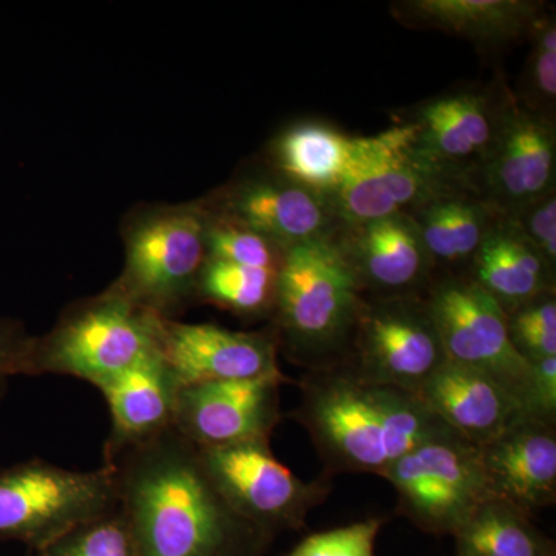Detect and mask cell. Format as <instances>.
<instances>
[{"label":"cell","instance_id":"1","mask_svg":"<svg viewBox=\"0 0 556 556\" xmlns=\"http://www.w3.org/2000/svg\"><path fill=\"white\" fill-rule=\"evenodd\" d=\"M139 556H249L266 536L223 500L174 428L105 456Z\"/></svg>","mask_w":556,"mask_h":556},{"label":"cell","instance_id":"2","mask_svg":"<svg viewBox=\"0 0 556 556\" xmlns=\"http://www.w3.org/2000/svg\"><path fill=\"white\" fill-rule=\"evenodd\" d=\"M292 417L308 431L329 478L339 473L382 478L412 450L455 433L419 394L361 382L345 365L303 376L300 405Z\"/></svg>","mask_w":556,"mask_h":556},{"label":"cell","instance_id":"3","mask_svg":"<svg viewBox=\"0 0 556 556\" xmlns=\"http://www.w3.org/2000/svg\"><path fill=\"white\" fill-rule=\"evenodd\" d=\"M364 300L336 240L287 249L273 311L280 351L309 371L343 364Z\"/></svg>","mask_w":556,"mask_h":556},{"label":"cell","instance_id":"4","mask_svg":"<svg viewBox=\"0 0 556 556\" xmlns=\"http://www.w3.org/2000/svg\"><path fill=\"white\" fill-rule=\"evenodd\" d=\"M161 318L109 288L65 311L47 334L31 338L21 376H70L100 388L160 351Z\"/></svg>","mask_w":556,"mask_h":556},{"label":"cell","instance_id":"5","mask_svg":"<svg viewBox=\"0 0 556 556\" xmlns=\"http://www.w3.org/2000/svg\"><path fill=\"white\" fill-rule=\"evenodd\" d=\"M206 201L150 208L126 229V263L115 291L160 317L197 298L207 262Z\"/></svg>","mask_w":556,"mask_h":556},{"label":"cell","instance_id":"6","mask_svg":"<svg viewBox=\"0 0 556 556\" xmlns=\"http://www.w3.org/2000/svg\"><path fill=\"white\" fill-rule=\"evenodd\" d=\"M118 507L112 464L78 471L42 459L0 470V541L35 552Z\"/></svg>","mask_w":556,"mask_h":556},{"label":"cell","instance_id":"7","mask_svg":"<svg viewBox=\"0 0 556 556\" xmlns=\"http://www.w3.org/2000/svg\"><path fill=\"white\" fill-rule=\"evenodd\" d=\"M510 97L503 79L486 89L450 91L415 105L397 124L407 130L413 153L431 177L473 190Z\"/></svg>","mask_w":556,"mask_h":556},{"label":"cell","instance_id":"8","mask_svg":"<svg viewBox=\"0 0 556 556\" xmlns=\"http://www.w3.org/2000/svg\"><path fill=\"white\" fill-rule=\"evenodd\" d=\"M447 362L426 294L368 298L348 351V369L361 382L419 393Z\"/></svg>","mask_w":556,"mask_h":556},{"label":"cell","instance_id":"9","mask_svg":"<svg viewBox=\"0 0 556 556\" xmlns=\"http://www.w3.org/2000/svg\"><path fill=\"white\" fill-rule=\"evenodd\" d=\"M382 478L396 490L401 514L428 532L455 535L479 508L495 500L479 447L457 433L412 450Z\"/></svg>","mask_w":556,"mask_h":556},{"label":"cell","instance_id":"10","mask_svg":"<svg viewBox=\"0 0 556 556\" xmlns=\"http://www.w3.org/2000/svg\"><path fill=\"white\" fill-rule=\"evenodd\" d=\"M426 300L447 361L496 380L527 412L530 364L515 350L500 303L467 274L438 276Z\"/></svg>","mask_w":556,"mask_h":556},{"label":"cell","instance_id":"11","mask_svg":"<svg viewBox=\"0 0 556 556\" xmlns=\"http://www.w3.org/2000/svg\"><path fill=\"white\" fill-rule=\"evenodd\" d=\"M200 463L223 500L260 532L294 529L324 503L331 484L324 475L305 482L274 456L269 442L199 448Z\"/></svg>","mask_w":556,"mask_h":556},{"label":"cell","instance_id":"12","mask_svg":"<svg viewBox=\"0 0 556 556\" xmlns=\"http://www.w3.org/2000/svg\"><path fill=\"white\" fill-rule=\"evenodd\" d=\"M450 185L431 177L417 161L407 130L396 124L375 137H356L345 175L332 195L340 225L409 214Z\"/></svg>","mask_w":556,"mask_h":556},{"label":"cell","instance_id":"13","mask_svg":"<svg viewBox=\"0 0 556 556\" xmlns=\"http://www.w3.org/2000/svg\"><path fill=\"white\" fill-rule=\"evenodd\" d=\"M207 206L283 249L334 240L342 229L328 197L288 181L268 166L233 179Z\"/></svg>","mask_w":556,"mask_h":556},{"label":"cell","instance_id":"14","mask_svg":"<svg viewBox=\"0 0 556 556\" xmlns=\"http://www.w3.org/2000/svg\"><path fill=\"white\" fill-rule=\"evenodd\" d=\"M288 382L281 372L181 387L174 430L199 448L269 442L281 419L280 388Z\"/></svg>","mask_w":556,"mask_h":556},{"label":"cell","instance_id":"15","mask_svg":"<svg viewBox=\"0 0 556 556\" xmlns=\"http://www.w3.org/2000/svg\"><path fill=\"white\" fill-rule=\"evenodd\" d=\"M473 190L501 215L514 214L556 190L555 121L530 112L511 93Z\"/></svg>","mask_w":556,"mask_h":556},{"label":"cell","instance_id":"16","mask_svg":"<svg viewBox=\"0 0 556 556\" xmlns=\"http://www.w3.org/2000/svg\"><path fill=\"white\" fill-rule=\"evenodd\" d=\"M160 353L179 386L281 375L274 328L233 331L215 324L161 318Z\"/></svg>","mask_w":556,"mask_h":556},{"label":"cell","instance_id":"17","mask_svg":"<svg viewBox=\"0 0 556 556\" xmlns=\"http://www.w3.org/2000/svg\"><path fill=\"white\" fill-rule=\"evenodd\" d=\"M334 240L368 298L422 295L437 278L409 214L345 226Z\"/></svg>","mask_w":556,"mask_h":556},{"label":"cell","instance_id":"18","mask_svg":"<svg viewBox=\"0 0 556 556\" xmlns=\"http://www.w3.org/2000/svg\"><path fill=\"white\" fill-rule=\"evenodd\" d=\"M493 497L526 517L556 503L554 424L525 419L479 447Z\"/></svg>","mask_w":556,"mask_h":556},{"label":"cell","instance_id":"19","mask_svg":"<svg viewBox=\"0 0 556 556\" xmlns=\"http://www.w3.org/2000/svg\"><path fill=\"white\" fill-rule=\"evenodd\" d=\"M417 394L455 433L477 447L489 444L521 420L532 419L507 388L448 361Z\"/></svg>","mask_w":556,"mask_h":556},{"label":"cell","instance_id":"20","mask_svg":"<svg viewBox=\"0 0 556 556\" xmlns=\"http://www.w3.org/2000/svg\"><path fill=\"white\" fill-rule=\"evenodd\" d=\"M179 388L160 351L102 383L98 390L112 416L105 456L174 428Z\"/></svg>","mask_w":556,"mask_h":556},{"label":"cell","instance_id":"21","mask_svg":"<svg viewBox=\"0 0 556 556\" xmlns=\"http://www.w3.org/2000/svg\"><path fill=\"white\" fill-rule=\"evenodd\" d=\"M415 219L437 276L467 274L486 233L501 217L477 192L448 186L409 212Z\"/></svg>","mask_w":556,"mask_h":556},{"label":"cell","instance_id":"22","mask_svg":"<svg viewBox=\"0 0 556 556\" xmlns=\"http://www.w3.org/2000/svg\"><path fill=\"white\" fill-rule=\"evenodd\" d=\"M547 7L532 0H409L394 7L399 21L486 47L529 39Z\"/></svg>","mask_w":556,"mask_h":556},{"label":"cell","instance_id":"23","mask_svg":"<svg viewBox=\"0 0 556 556\" xmlns=\"http://www.w3.org/2000/svg\"><path fill=\"white\" fill-rule=\"evenodd\" d=\"M467 276L506 313L555 292V269L504 215L486 233Z\"/></svg>","mask_w":556,"mask_h":556},{"label":"cell","instance_id":"24","mask_svg":"<svg viewBox=\"0 0 556 556\" xmlns=\"http://www.w3.org/2000/svg\"><path fill=\"white\" fill-rule=\"evenodd\" d=\"M354 139L328 121H298L270 141L268 167L288 181L332 200L350 163Z\"/></svg>","mask_w":556,"mask_h":556},{"label":"cell","instance_id":"25","mask_svg":"<svg viewBox=\"0 0 556 556\" xmlns=\"http://www.w3.org/2000/svg\"><path fill=\"white\" fill-rule=\"evenodd\" d=\"M459 556H546L529 517L489 501L455 533Z\"/></svg>","mask_w":556,"mask_h":556},{"label":"cell","instance_id":"26","mask_svg":"<svg viewBox=\"0 0 556 556\" xmlns=\"http://www.w3.org/2000/svg\"><path fill=\"white\" fill-rule=\"evenodd\" d=\"M278 270L247 268L207 258L201 270L197 299L239 317L273 316Z\"/></svg>","mask_w":556,"mask_h":556},{"label":"cell","instance_id":"27","mask_svg":"<svg viewBox=\"0 0 556 556\" xmlns=\"http://www.w3.org/2000/svg\"><path fill=\"white\" fill-rule=\"evenodd\" d=\"M207 208V258L247 268L280 269L287 249Z\"/></svg>","mask_w":556,"mask_h":556},{"label":"cell","instance_id":"28","mask_svg":"<svg viewBox=\"0 0 556 556\" xmlns=\"http://www.w3.org/2000/svg\"><path fill=\"white\" fill-rule=\"evenodd\" d=\"M530 42L519 104L544 118L555 121L556 110V21L548 10L538 21Z\"/></svg>","mask_w":556,"mask_h":556},{"label":"cell","instance_id":"29","mask_svg":"<svg viewBox=\"0 0 556 556\" xmlns=\"http://www.w3.org/2000/svg\"><path fill=\"white\" fill-rule=\"evenodd\" d=\"M36 556H139L129 521L119 506L76 527Z\"/></svg>","mask_w":556,"mask_h":556},{"label":"cell","instance_id":"30","mask_svg":"<svg viewBox=\"0 0 556 556\" xmlns=\"http://www.w3.org/2000/svg\"><path fill=\"white\" fill-rule=\"evenodd\" d=\"M508 336L519 356L529 364L556 357V294L526 303L506 313Z\"/></svg>","mask_w":556,"mask_h":556},{"label":"cell","instance_id":"31","mask_svg":"<svg viewBox=\"0 0 556 556\" xmlns=\"http://www.w3.org/2000/svg\"><path fill=\"white\" fill-rule=\"evenodd\" d=\"M383 519L369 518L314 533L287 556H375L376 538Z\"/></svg>","mask_w":556,"mask_h":556},{"label":"cell","instance_id":"32","mask_svg":"<svg viewBox=\"0 0 556 556\" xmlns=\"http://www.w3.org/2000/svg\"><path fill=\"white\" fill-rule=\"evenodd\" d=\"M504 217L510 219L530 247L556 270V190Z\"/></svg>","mask_w":556,"mask_h":556},{"label":"cell","instance_id":"33","mask_svg":"<svg viewBox=\"0 0 556 556\" xmlns=\"http://www.w3.org/2000/svg\"><path fill=\"white\" fill-rule=\"evenodd\" d=\"M527 413L532 419L554 424L556 419V357L530 364Z\"/></svg>","mask_w":556,"mask_h":556},{"label":"cell","instance_id":"34","mask_svg":"<svg viewBox=\"0 0 556 556\" xmlns=\"http://www.w3.org/2000/svg\"><path fill=\"white\" fill-rule=\"evenodd\" d=\"M30 339L21 321L0 317V404L9 391L10 379L21 376L22 358Z\"/></svg>","mask_w":556,"mask_h":556}]
</instances>
